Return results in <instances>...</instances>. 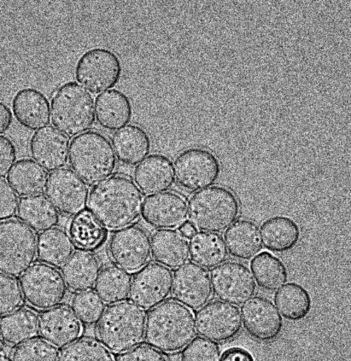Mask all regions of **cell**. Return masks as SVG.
<instances>
[{
    "mask_svg": "<svg viewBox=\"0 0 351 361\" xmlns=\"http://www.w3.org/2000/svg\"><path fill=\"white\" fill-rule=\"evenodd\" d=\"M109 255L113 263L126 272H137L151 259V243L147 233L130 226L116 231L109 241Z\"/></svg>",
    "mask_w": 351,
    "mask_h": 361,
    "instance_id": "7c38bea8",
    "label": "cell"
},
{
    "mask_svg": "<svg viewBox=\"0 0 351 361\" xmlns=\"http://www.w3.org/2000/svg\"><path fill=\"white\" fill-rule=\"evenodd\" d=\"M23 302V296L18 281L0 273V317L19 310Z\"/></svg>",
    "mask_w": 351,
    "mask_h": 361,
    "instance_id": "60d3db41",
    "label": "cell"
},
{
    "mask_svg": "<svg viewBox=\"0 0 351 361\" xmlns=\"http://www.w3.org/2000/svg\"><path fill=\"white\" fill-rule=\"evenodd\" d=\"M240 312L245 331L254 340L271 342L282 334L283 319L273 302L264 297H253Z\"/></svg>",
    "mask_w": 351,
    "mask_h": 361,
    "instance_id": "e0dca14e",
    "label": "cell"
},
{
    "mask_svg": "<svg viewBox=\"0 0 351 361\" xmlns=\"http://www.w3.org/2000/svg\"><path fill=\"white\" fill-rule=\"evenodd\" d=\"M18 205V195L7 180L0 178V223L13 219Z\"/></svg>",
    "mask_w": 351,
    "mask_h": 361,
    "instance_id": "7bdbcfd3",
    "label": "cell"
},
{
    "mask_svg": "<svg viewBox=\"0 0 351 361\" xmlns=\"http://www.w3.org/2000/svg\"><path fill=\"white\" fill-rule=\"evenodd\" d=\"M101 265L95 255L79 250L72 255L62 269L66 286L73 293H84L95 286Z\"/></svg>",
    "mask_w": 351,
    "mask_h": 361,
    "instance_id": "4316f807",
    "label": "cell"
},
{
    "mask_svg": "<svg viewBox=\"0 0 351 361\" xmlns=\"http://www.w3.org/2000/svg\"><path fill=\"white\" fill-rule=\"evenodd\" d=\"M263 246L271 252L282 254L294 249L301 238L300 227L285 216L268 219L261 226Z\"/></svg>",
    "mask_w": 351,
    "mask_h": 361,
    "instance_id": "f1b7e54d",
    "label": "cell"
},
{
    "mask_svg": "<svg viewBox=\"0 0 351 361\" xmlns=\"http://www.w3.org/2000/svg\"><path fill=\"white\" fill-rule=\"evenodd\" d=\"M58 361H115V359L101 343L85 339L64 348Z\"/></svg>",
    "mask_w": 351,
    "mask_h": 361,
    "instance_id": "74e56055",
    "label": "cell"
},
{
    "mask_svg": "<svg viewBox=\"0 0 351 361\" xmlns=\"http://www.w3.org/2000/svg\"><path fill=\"white\" fill-rule=\"evenodd\" d=\"M17 216L23 224L37 233L54 229L60 222L57 209L48 197L42 195L22 197Z\"/></svg>",
    "mask_w": 351,
    "mask_h": 361,
    "instance_id": "f546056e",
    "label": "cell"
},
{
    "mask_svg": "<svg viewBox=\"0 0 351 361\" xmlns=\"http://www.w3.org/2000/svg\"><path fill=\"white\" fill-rule=\"evenodd\" d=\"M75 247L68 233L61 228H54L41 233L37 238V257L41 263L61 267L74 254Z\"/></svg>",
    "mask_w": 351,
    "mask_h": 361,
    "instance_id": "836d02e7",
    "label": "cell"
},
{
    "mask_svg": "<svg viewBox=\"0 0 351 361\" xmlns=\"http://www.w3.org/2000/svg\"><path fill=\"white\" fill-rule=\"evenodd\" d=\"M48 173L32 159H21L11 169L8 183L22 197L39 195L46 189Z\"/></svg>",
    "mask_w": 351,
    "mask_h": 361,
    "instance_id": "d6a6232c",
    "label": "cell"
},
{
    "mask_svg": "<svg viewBox=\"0 0 351 361\" xmlns=\"http://www.w3.org/2000/svg\"><path fill=\"white\" fill-rule=\"evenodd\" d=\"M68 235L82 252H93L106 243L109 232L90 209L75 214L68 224Z\"/></svg>",
    "mask_w": 351,
    "mask_h": 361,
    "instance_id": "d4e9b609",
    "label": "cell"
},
{
    "mask_svg": "<svg viewBox=\"0 0 351 361\" xmlns=\"http://www.w3.org/2000/svg\"><path fill=\"white\" fill-rule=\"evenodd\" d=\"M16 149L11 140L0 136V178L8 176L16 161Z\"/></svg>",
    "mask_w": 351,
    "mask_h": 361,
    "instance_id": "f6af8a7d",
    "label": "cell"
},
{
    "mask_svg": "<svg viewBox=\"0 0 351 361\" xmlns=\"http://www.w3.org/2000/svg\"><path fill=\"white\" fill-rule=\"evenodd\" d=\"M13 122V112L5 103L0 102V136L7 132Z\"/></svg>",
    "mask_w": 351,
    "mask_h": 361,
    "instance_id": "7dc6e473",
    "label": "cell"
},
{
    "mask_svg": "<svg viewBox=\"0 0 351 361\" xmlns=\"http://www.w3.org/2000/svg\"><path fill=\"white\" fill-rule=\"evenodd\" d=\"M0 347H1V336H0Z\"/></svg>",
    "mask_w": 351,
    "mask_h": 361,
    "instance_id": "681fc988",
    "label": "cell"
},
{
    "mask_svg": "<svg viewBox=\"0 0 351 361\" xmlns=\"http://www.w3.org/2000/svg\"><path fill=\"white\" fill-rule=\"evenodd\" d=\"M0 361H7V360H5L4 359L0 358Z\"/></svg>",
    "mask_w": 351,
    "mask_h": 361,
    "instance_id": "f907efd6",
    "label": "cell"
},
{
    "mask_svg": "<svg viewBox=\"0 0 351 361\" xmlns=\"http://www.w3.org/2000/svg\"><path fill=\"white\" fill-rule=\"evenodd\" d=\"M23 298L37 310H49L66 300L67 288L62 274L44 264H34L20 279Z\"/></svg>",
    "mask_w": 351,
    "mask_h": 361,
    "instance_id": "9c48e42d",
    "label": "cell"
},
{
    "mask_svg": "<svg viewBox=\"0 0 351 361\" xmlns=\"http://www.w3.org/2000/svg\"><path fill=\"white\" fill-rule=\"evenodd\" d=\"M180 234H183L187 240L194 237L197 234V230L190 222H185L179 227Z\"/></svg>",
    "mask_w": 351,
    "mask_h": 361,
    "instance_id": "c3c4849f",
    "label": "cell"
},
{
    "mask_svg": "<svg viewBox=\"0 0 351 361\" xmlns=\"http://www.w3.org/2000/svg\"><path fill=\"white\" fill-rule=\"evenodd\" d=\"M151 252L158 264L171 269H178L190 258V243L180 232L161 230L151 240Z\"/></svg>",
    "mask_w": 351,
    "mask_h": 361,
    "instance_id": "cb8c5ba5",
    "label": "cell"
},
{
    "mask_svg": "<svg viewBox=\"0 0 351 361\" xmlns=\"http://www.w3.org/2000/svg\"><path fill=\"white\" fill-rule=\"evenodd\" d=\"M112 145L120 161L127 166H135L149 156L151 140L142 127L128 125L114 133Z\"/></svg>",
    "mask_w": 351,
    "mask_h": 361,
    "instance_id": "484cf974",
    "label": "cell"
},
{
    "mask_svg": "<svg viewBox=\"0 0 351 361\" xmlns=\"http://www.w3.org/2000/svg\"><path fill=\"white\" fill-rule=\"evenodd\" d=\"M142 219L154 229L179 228L188 218V206L184 197L165 192L146 197L142 207Z\"/></svg>",
    "mask_w": 351,
    "mask_h": 361,
    "instance_id": "ac0fdd59",
    "label": "cell"
},
{
    "mask_svg": "<svg viewBox=\"0 0 351 361\" xmlns=\"http://www.w3.org/2000/svg\"><path fill=\"white\" fill-rule=\"evenodd\" d=\"M116 361H168V360L165 355L156 349L142 345L121 353Z\"/></svg>",
    "mask_w": 351,
    "mask_h": 361,
    "instance_id": "ee69618b",
    "label": "cell"
},
{
    "mask_svg": "<svg viewBox=\"0 0 351 361\" xmlns=\"http://www.w3.org/2000/svg\"><path fill=\"white\" fill-rule=\"evenodd\" d=\"M196 329L204 339L226 343L235 338L242 328L241 312L237 306L213 301L197 312Z\"/></svg>",
    "mask_w": 351,
    "mask_h": 361,
    "instance_id": "8fae6325",
    "label": "cell"
},
{
    "mask_svg": "<svg viewBox=\"0 0 351 361\" xmlns=\"http://www.w3.org/2000/svg\"><path fill=\"white\" fill-rule=\"evenodd\" d=\"M240 213L238 197L223 186L197 192L188 204L190 223L196 230L222 233L236 222Z\"/></svg>",
    "mask_w": 351,
    "mask_h": 361,
    "instance_id": "8992f818",
    "label": "cell"
},
{
    "mask_svg": "<svg viewBox=\"0 0 351 361\" xmlns=\"http://www.w3.org/2000/svg\"><path fill=\"white\" fill-rule=\"evenodd\" d=\"M39 330L44 341L64 348L77 342L83 334V325L71 308L58 306L41 314Z\"/></svg>",
    "mask_w": 351,
    "mask_h": 361,
    "instance_id": "d6986e66",
    "label": "cell"
},
{
    "mask_svg": "<svg viewBox=\"0 0 351 361\" xmlns=\"http://www.w3.org/2000/svg\"><path fill=\"white\" fill-rule=\"evenodd\" d=\"M220 348L214 341L197 337L181 353L180 361H219Z\"/></svg>",
    "mask_w": 351,
    "mask_h": 361,
    "instance_id": "b9f144b4",
    "label": "cell"
},
{
    "mask_svg": "<svg viewBox=\"0 0 351 361\" xmlns=\"http://www.w3.org/2000/svg\"><path fill=\"white\" fill-rule=\"evenodd\" d=\"M173 298L191 311L200 310L213 297L209 272L194 263H188L175 271Z\"/></svg>",
    "mask_w": 351,
    "mask_h": 361,
    "instance_id": "2e32d148",
    "label": "cell"
},
{
    "mask_svg": "<svg viewBox=\"0 0 351 361\" xmlns=\"http://www.w3.org/2000/svg\"><path fill=\"white\" fill-rule=\"evenodd\" d=\"M224 238L228 253L238 259H252L263 248L259 226L252 221H237L226 231Z\"/></svg>",
    "mask_w": 351,
    "mask_h": 361,
    "instance_id": "83f0119b",
    "label": "cell"
},
{
    "mask_svg": "<svg viewBox=\"0 0 351 361\" xmlns=\"http://www.w3.org/2000/svg\"><path fill=\"white\" fill-rule=\"evenodd\" d=\"M58 357L56 347L42 340H34L17 348L11 361H58Z\"/></svg>",
    "mask_w": 351,
    "mask_h": 361,
    "instance_id": "ab89813d",
    "label": "cell"
},
{
    "mask_svg": "<svg viewBox=\"0 0 351 361\" xmlns=\"http://www.w3.org/2000/svg\"><path fill=\"white\" fill-rule=\"evenodd\" d=\"M39 334V317L33 311L17 310L0 319V336L9 345L20 346Z\"/></svg>",
    "mask_w": 351,
    "mask_h": 361,
    "instance_id": "4dcf8cb0",
    "label": "cell"
},
{
    "mask_svg": "<svg viewBox=\"0 0 351 361\" xmlns=\"http://www.w3.org/2000/svg\"><path fill=\"white\" fill-rule=\"evenodd\" d=\"M144 312L131 302L111 305L97 327L99 341L115 353H123L140 345L145 334Z\"/></svg>",
    "mask_w": 351,
    "mask_h": 361,
    "instance_id": "5b68a950",
    "label": "cell"
},
{
    "mask_svg": "<svg viewBox=\"0 0 351 361\" xmlns=\"http://www.w3.org/2000/svg\"><path fill=\"white\" fill-rule=\"evenodd\" d=\"M228 254L223 238L220 235L200 232L190 238V258L194 264L204 269H213L225 264Z\"/></svg>",
    "mask_w": 351,
    "mask_h": 361,
    "instance_id": "1f68e13d",
    "label": "cell"
},
{
    "mask_svg": "<svg viewBox=\"0 0 351 361\" xmlns=\"http://www.w3.org/2000/svg\"><path fill=\"white\" fill-rule=\"evenodd\" d=\"M46 195L58 212L66 216H75L84 211L90 191L71 169L63 168L50 174Z\"/></svg>",
    "mask_w": 351,
    "mask_h": 361,
    "instance_id": "9a60e30c",
    "label": "cell"
},
{
    "mask_svg": "<svg viewBox=\"0 0 351 361\" xmlns=\"http://www.w3.org/2000/svg\"><path fill=\"white\" fill-rule=\"evenodd\" d=\"M37 259V240L32 230L18 220L0 223V273L22 276Z\"/></svg>",
    "mask_w": 351,
    "mask_h": 361,
    "instance_id": "52a82bcc",
    "label": "cell"
},
{
    "mask_svg": "<svg viewBox=\"0 0 351 361\" xmlns=\"http://www.w3.org/2000/svg\"><path fill=\"white\" fill-rule=\"evenodd\" d=\"M209 276L214 295L227 304L244 305L256 293L257 285L252 272L238 262H227L216 267Z\"/></svg>",
    "mask_w": 351,
    "mask_h": 361,
    "instance_id": "4fadbf2b",
    "label": "cell"
},
{
    "mask_svg": "<svg viewBox=\"0 0 351 361\" xmlns=\"http://www.w3.org/2000/svg\"><path fill=\"white\" fill-rule=\"evenodd\" d=\"M219 361H255L250 352L242 347H232L221 355Z\"/></svg>",
    "mask_w": 351,
    "mask_h": 361,
    "instance_id": "bcb514c9",
    "label": "cell"
},
{
    "mask_svg": "<svg viewBox=\"0 0 351 361\" xmlns=\"http://www.w3.org/2000/svg\"><path fill=\"white\" fill-rule=\"evenodd\" d=\"M95 115L98 124L109 131L124 129L131 121L130 99L118 90H110L96 98Z\"/></svg>",
    "mask_w": 351,
    "mask_h": 361,
    "instance_id": "603a6c76",
    "label": "cell"
},
{
    "mask_svg": "<svg viewBox=\"0 0 351 361\" xmlns=\"http://www.w3.org/2000/svg\"><path fill=\"white\" fill-rule=\"evenodd\" d=\"M69 162L78 176L90 186L112 176L117 165L112 143L97 131L86 132L73 139Z\"/></svg>",
    "mask_w": 351,
    "mask_h": 361,
    "instance_id": "3957f363",
    "label": "cell"
},
{
    "mask_svg": "<svg viewBox=\"0 0 351 361\" xmlns=\"http://www.w3.org/2000/svg\"><path fill=\"white\" fill-rule=\"evenodd\" d=\"M122 71L121 61L113 51L95 48L80 57L75 75L78 82L85 90L92 94H99L118 84Z\"/></svg>",
    "mask_w": 351,
    "mask_h": 361,
    "instance_id": "ba28073f",
    "label": "cell"
},
{
    "mask_svg": "<svg viewBox=\"0 0 351 361\" xmlns=\"http://www.w3.org/2000/svg\"><path fill=\"white\" fill-rule=\"evenodd\" d=\"M171 270L159 264H150L134 276L130 299L142 310H151L165 302L173 290Z\"/></svg>",
    "mask_w": 351,
    "mask_h": 361,
    "instance_id": "5bb4252c",
    "label": "cell"
},
{
    "mask_svg": "<svg viewBox=\"0 0 351 361\" xmlns=\"http://www.w3.org/2000/svg\"><path fill=\"white\" fill-rule=\"evenodd\" d=\"M251 271L259 286L275 293L288 281V271L283 262L270 252L255 256L250 263Z\"/></svg>",
    "mask_w": 351,
    "mask_h": 361,
    "instance_id": "d590c367",
    "label": "cell"
},
{
    "mask_svg": "<svg viewBox=\"0 0 351 361\" xmlns=\"http://www.w3.org/2000/svg\"><path fill=\"white\" fill-rule=\"evenodd\" d=\"M68 138L54 126H47L34 133L30 152L37 164L48 172L61 170L68 164Z\"/></svg>",
    "mask_w": 351,
    "mask_h": 361,
    "instance_id": "ffe728a7",
    "label": "cell"
},
{
    "mask_svg": "<svg viewBox=\"0 0 351 361\" xmlns=\"http://www.w3.org/2000/svg\"><path fill=\"white\" fill-rule=\"evenodd\" d=\"M134 182L146 195L165 193L175 183L173 162L161 154L149 156L134 171Z\"/></svg>",
    "mask_w": 351,
    "mask_h": 361,
    "instance_id": "44dd1931",
    "label": "cell"
},
{
    "mask_svg": "<svg viewBox=\"0 0 351 361\" xmlns=\"http://www.w3.org/2000/svg\"><path fill=\"white\" fill-rule=\"evenodd\" d=\"M52 124L68 137L89 132L96 120L94 99L78 82L63 84L51 102Z\"/></svg>",
    "mask_w": 351,
    "mask_h": 361,
    "instance_id": "277c9868",
    "label": "cell"
},
{
    "mask_svg": "<svg viewBox=\"0 0 351 361\" xmlns=\"http://www.w3.org/2000/svg\"><path fill=\"white\" fill-rule=\"evenodd\" d=\"M13 110L19 123L32 131H38L50 124L51 106L43 92L32 88L17 92Z\"/></svg>",
    "mask_w": 351,
    "mask_h": 361,
    "instance_id": "7402d4cb",
    "label": "cell"
},
{
    "mask_svg": "<svg viewBox=\"0 0 351 361\" xmlns=\"http://www.w3.org/2000/svg\"><path fill=\"white\" fill-rule=\"evenodd\" d=\"M131 284L130 274L118 267L109 266L99 273L96 292L104 304L117 305L128 300Z\"/></svg>",
    "mask_w": 351,
    "mask_h": 361,
    "instance_id": "8d00e7d4",
    "label": "cell"
},
{
    "mask_svg": "<svg viewBox=\"0 0 351 361\" xmlns=\"http://www.w3.org/2000/svg\"><path fill=\"white\" fill-rule=\"evenodd\" d=\"M196 334L194 313L177 301L163 302L146 319L145 341L160 352L183 350L195 339Z\"/></svg>",
    "mask_w": 351,
    "mask_h": 361,
    "instance_id": "7a4b0ae2",
    "label": "cell"
},
{
    "mask_svg": "<svg viewBox=\"0 0 351 361\" xmlns=\"http://www.w3.org/2000/svg\"><path fill=\"white\" fill-rule=\"evenodd\" d=\"M173 168L180 186L192 193L211 188L221 171L216 156L208 149L199 148L189 149L179 154Z\"/></svg>",
    "mask_w": 351,
    "mask_h": 361,
    "instance_id": "30bf717a",
    "label": "cell"
},
{
    "mask_svg": "<svg viewBox=\"0 0 351 361\" xmlns=\"http://www.w3.org/2000/svg\"><path fill=\"white\" fill-rule=\"evenodd\" d=\"M73 310L82 324H97L104 315L106 307L95 292L80 293L74 296L72 302Z\"/></svg>",
    "mask_w": 351,
    "mask_h": 361,
    "instance_id": "f35d334b",
    "label": "cell"
},
{
    "mask_svg": "<svg viewBox=\"0 0 351 361\" xmlns=\"http://www.w3.org/2000/svg\"><path fill=\"white\" fill-rule=\"evenodd\" d=\"M143 202L135 183L125 176H113L93 188L87 208L105 228L118 231L137 222Z\"/></svg>",
    "mask_w": 351,
    "mask_h": 361,
    "instance_id": "6da1fadb",
    "label": "cell"
},
{
    "mask_svg": "<svg viewBox=\"0 0 351 361\" xmlns=\"http://www.w3.org/2000/svg\"><path fill=\"white\" fill-rule=\"evenodd\" d=\"M280 315L291 322H301L312 311V300L308 290L296 283L285 284L274 296Z\"/></svg>",
    "mask_w": 351,
    "mask_h": 361,
    "instance_id": "e575fe53",
    "label": "cell"
}]
</instances>
